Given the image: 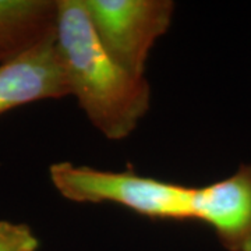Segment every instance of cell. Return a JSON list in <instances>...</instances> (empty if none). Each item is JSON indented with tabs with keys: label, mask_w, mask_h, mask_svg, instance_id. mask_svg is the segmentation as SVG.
Masks as SVG:
<instances>
[{
	"label": "cell",
	"mask_w": 251,
	"mask_h": 251,
	"mask_svg": "<svg viewBox=\"0 0 251 251\" xmlns=\"http://www.w3.org/2000/svg\"><path fill=\"white\" fill-rule=\"evenodd\" d=\"M4 59H6V57H3V56L0 54V62H1V60H4ZM7 59H9V57H7Z\"/></svg>",
	"instance_id": "ba28073f"
},
{
	"label": "cell",
	"mask_w": 251,
	"mask_h": 251,
	"mask_svg": "<svg viewBox=\"0 0 251 251\" xmlns=\"http://www.w3.org/2000/svg\"><path fill=\"white\" fill-rule=\"evenodd\" d=\"M49 177L63 198L78 204H115L153 221H193V187L143 176L110 172L72 162H56Z\"/></svg>",
	"instance_id": "7a4b0ae2"
},
{
	"label": "cell",
	"mask_w": 251,
	"mask_h": 251,
	"mask_svg": "<svg viewBox=\"0 0 251 251\" xmlns=\"http://www.w3.org/2000/svg\"><path fill=\"white\" fill-rule=\"evenodd\" d=\"M100 44L123 69L145 77L156 41L171 28L172 0H84Z\"/></svg>",
	"instance_id": "3957f363"
},
{
	"label": "cell",
	"mask_w": 251,
	"mask_h": 251,
	"mask_svg": "<svg viewBox=\"0 0 251 251\" xmlns=\"http://www.w3.org/2000/svg\"><path fill=\"white\" fill-rule=\"evenodd\" d=\"M39 239L24 224L0 221V251H38Z\"/></svg>",
	"instance_id": "52a82bcc"
},
{
	"label": "cell",
	"mask_w": 251,
	"mask_h": 251,
	"mask_svg": "<svg viewBox=\"0 0 251 251\" xmlns=\"http://www.w3.org/2000/svg\"><path fill=\"white\" fill-rule=\"evenodd\" d=\"M57 0H0V54L11 57L56 31Z\"/></svg>",
	"instance_id": "8992f818"
},
{
	"label": "cell",
	"mask_w": 251,
	"mask_h": 251,
	"mask_svg": "<svg viewBox=\"0 0 251 251\" xmlns=\"http://www.w3.org/2000/svg\"><path fill=\"white\" fill-rule=\"evenodd\" d=\"M56 44L70 97L91 125L110 141L133 134L151 106L150 84L108 53L94 31L84 0H57Z\"/></svg>",
	"instance_id": "6da1fadb"
},
{
	"label": "cell",
	"mask_w": 251,
	"mask_h": 251,
	"mask_svg": "<svg viewBox=\"0 0 251 251\" xmlns=\"http://www.w3.org/2000/svg\"><path fill=\"white\" fill-rule=\"evenodd\" d=\"M70 97L56 31L0 62V116L38 100Z\"/></svg>",
	"instance_id": "277c9868"
},
{
	"label": "cell",
	"mask_w": 251,
	"mask_h": 251,
	"mask_svg": "<svg viewBox=\"0 0 251 251\" xmlns=\"http://www.w3.org/2000/svg\"><path fill=\"white\" fill-rule=\"evenodd\" d=\"M193 221L209 226L227 251H251V165L229 177L193 187Z\"/></svg>",
	"instance_id": "5b68a950"
}]
</instances>
